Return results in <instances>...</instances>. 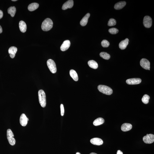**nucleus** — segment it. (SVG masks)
<instances>
[{
	"instance_id": "nucleus-1",
	"label": "nucleus",
	"mask_w": 154,
	"mask_h": 154,
	"mask_svg": "<svg viewBox=\"0 0 154 154\" xmlns=\"http://www.w3.org/2000/svg\"><path fill=\"white\" fill-rule=\"evenodd\" d=\"M53 25V23L52 21L50 18H46L42 23V29L44 31H49L51 29Z\"/></svg>"
},
{
	"instance_id": "nucleus-2",
	"label": "nucleus",
	"mask_w": 154,
	"mask_h": 154,
	"mask_svg": "<svg viewBox=\"0 0 154 154\" xmlns=\"http://www.w3.org/2000/svg\"><path fill=\"white\" fill-rule=\"evenodd\" d=\"M38 94L39 103L41 106L44 108L46 105V96L45 92L41 89L38 91Z\"/></svg>"
},
{
	"instance_id": "nucleus-3",
	"label": "nucleus",
	"mask_w": 154,
	"mask_h": 154,
	"mask_svg": "<svg viewBox=\"0 0 154 154\" xmlns=\"http://www.w3.org/2000/svg\"><path fill=\"white\" fill-rule=\"evenodd\" d=\"M99 91L107 95H111L113 93L112 89L108 86L104 85H100L98 86Z\"/></svg>"
},
{
	"instance_id": "nucleus-4",
	"label": "nucleus",
	"mask_w": 154,
	"mask_h": 154,
	"mask_svg": "<svg viewBox=\"0 0 154 154\" xmlns=\"http://www.w3.org/2000/svg\"><path fill=\"white\" fill-rule=\"evenodd\" d=\"M7 137L9 144L11 145H13L16 144V140L14 138V135L13 132L10 129H8L7 132Z\"/></svg>"
},
{
	"instance_id": "nucleus-5",
	"label": "nucleus",
	"mask_w": 154,
	"mask_h": 154,
	"mask_svg": "<svg viewBox=\"0 0 154 154\" xmlns=\"http://www.w3.org/2000/svg\"><path fill=\"white\" fill-rule=\"evenodd\" d=\"M48 67L52 73H55L57 72V69L55 62L51 59H49L47 61Z\"/></svg>"
},
{
	"instance_id": "nucleus-6",
	"label": "nucleus",
	"mask_w": 154,
	"mask_h": 154,
	"mask_svg": "<svg viewBox=\"0 0 154 154\" xmlns=\"http://www.w3.org/2000/svg\"><path fill=\"white\" fill-rule=\"evenodd\" d=\"M143 140L146 144H152L154 141V135L152 134H147L146 136L143 137Z\"/></svg>"
},
{
	"instance_id": "nucleus-7",
	"label": "nucleus",
	"mask_w": 154,
	"mask_h": 154,
	"mask_svg": "<svg viewBox=\"0 0 154 154\" xmlns=\"http://www.w3.org/2000/svg\"><path fill=\"white\" fill-rule=\"evenodd\" d=\"M140 64L141 67L144 69L150 70V63L147 59L143 58L140 61Z\"/></svg>"
},
{
	"instance_id": "nucleus-8",
	"label": "nucleus",
	"mask_w": 154,
	"mask_h": 154,
	"mask_svg": "<svg viewBox=\"0 0 154 154\" xmlns=\"http://www.w3.org/2000/svg\"><path fill=\"white\" fill-rule=\"evenodd\" d=\"M143 24L145 27L149 28L152 25V20L149 16H146L144 17L143 20Z\"/></svg>"
},
{
	"instance_id": "nucleus-9",
	"label": "nucleus",
	"mask_w": 154,
	"mask_h": 154,
	"mask_svg": "<svg viewBox=\"0 0 154 154\" xmlns=\"http://www.w3.org/2000/svg\"><path fill=\"white\" fill-rule=\"evenodd\" d=\"M141 80L140 78H132L127 80L126 82L128 84L134 85L138 84L141 83Z\"/></svg>"
},
{
	"instance_id": "nucleus-10",
	"label": "nucleus",
	"mask_w": 154,
	"mask_h": 154,
	"mask_svg": "<svg viewBox=\"0 0 154 154\" xmlns=\"http://www.w3.org/2000/svg\"><path fill=\"white\" fill-rule=\"evenodd\" d=\"M28 118L24 114H22L20 118V123L22 126H26L27 122L29 121Z\"/></svg>"
},
{
	"instance_id": "nucleus-11",
	"label": "nucleus",
	"mask_w": 154,
	"mask_h": 154,
	"mask_svg": "<svg viewBox=\"0 0 154 154\" xmlns=\"http://www.w3.org/2000/svg\"><path fill=\"white\" fill-rule=\"evenodd\" d=\"M74 5L73 1L69 0L64 3L62 7L63 10H65L68 9H71L73 6Z\"/></svg>"
},
{
	"instance_id": "nucleus-12",
	"label": "nucleus",
	"mask_w": 154,
	"mask_h": 154,
	"mask_svg": "<svg viewBox=\"0 0 154 154\" xmlns=\"http://www.w3.org/2000/svg\"><path fill=\"white\" fill-rule=\"evenodd\" d=\"M70 45L71 43L69 40H66L64 41L60 47V50L63 51H65L69 48Z\"/></svg>"
},
{
	"instance_id": "nucleus-13",
	"label": "nucleus",
	"mask_w": 154,
	"mask_h": 154,
	"mask_svg": "<svg viewBox=\"0 0 154 154\" xmlns=\"http://www.w3.org/2000/svg\"><path fill=\"white\" fill-rule=\"evenodd\" d=\"M90 142L93 145H102L103 142L102 140L99 138H94L90 140Z\"/></svg>"
},
{
	"instance_id": "nucleus-14",
	"label": "nucleus",
	"mask_w": 154,
	"mask_h": 154,
	"mask_svg": "<svg viewBox=\"0 0 154 154\" xmlns=\"http://www.w3.org/2000/svg\"><path fill=\"white\" fill-rule=\"evenodd\" d=\"M17 50V48L15 47L12 46L9 48V53L10 55L11 58L12 59L14 58Z\"/></svg>"
},
{
	"instance_id": "nucleus-15",
	"label": "nucleus",
	"mask_w": 154,
	"mask_h": 154,
	"mask_svg": "<svg viewBox=\"0 0 154 154\" xmlns=\"http://www.w3.org/2000/svg\"><path fill=\"white\" fill-rule=\"evenodd\" d=\"M90 16V14L88 13L82 19L80 22L81 25L82 26H84L87 24L88 19Z\"/></svg>"
},
{
	"instance_id": "nucleus-16",
	"label": "nucleus",
	"mask_w": 154,
	"mask_h": 154,
	"mask_svg": "<svg viewBox=\"0 0 154 154\" xmlns=\"http://www.w3.org/2000/svg\"><path fill=\"white\" fill-rule=\"evenodd\" d=\"M129 39L126 38L124 40H122L119 44V47L122 50L125 49L128 44Z\"/></svg>"
},
{
	"instance_id": "nucleus-17",
	"label": "nucleus",
	"mask_w": 154,
	"mask_h": 154,
	"mask_svg": "<svg viewBox=\"0 0 154 154\" xmlns=\"http://www.w3.org/2000/svg\"><path fill=\"white\" fill-rule=\"evenodd\" d=\"M132 128V126L130 124L125 123L122 124L121 129L122 131L126 132L130 130Z\"/></svg>"
},
{
	"instance_id": "nucleus-18",
	"label": "nucleus",
	"mask_w": 154,
	"mask_h": 154,
	"mask_svg": "<svg viewBox=\"0 0 154 154\" xmlns=\"http://www.w3.org/2000/svg\"><path fill=\"white\" fill-rule=\"evenodd\" d=\"M19 27L20 31L22 32L25 33L27 30V25L25 22L21 21L19 23Z\"/></svg>"
},
{
	"instance_id": "nucleus-19",
	"label": "nucleus",
	"mask_w": 154,
	"mask_h": 154,
	"mask_svg": "<svg viewBox=\"0 0 154 154\" xmlns=\"http://www.w3.org/2000/svg\"><path fill=\"white\" fill-rule=\"evenodd\" d=\"M126 3L125 1H121L115 4L114 8L117 10H119L122 9L125 6Z\"/></svg>"
},
{
	"instance_id": "nucleus-20",
	"label": "nucleus",
	"mask_w": 154,
	"mask_h": 154,
	"mask_svg": "<svg viewBox=\"0 0 154 154\" xmlns=\"http://www.w3.org/2000/svg\"><path fill=\"white\" fill-rule=\"evenodd\" d=\"M38 4L36 3H34L30 4L29 5L28 9L30 11H33L38 9L39 7Z\"/></svg>"
},
{
	"instance_id": "nucleus-21",
	"label": "nucleus",
	"mask_w": 154,
	"mask_h": 154,
	"mask_svg": "<svg viewBox=\"0 0 154 154\" xmlns=\"http://www.w3.org/2000/svg\"><path fill=\"white\" fill-rule=\"evenodd\" d=\"M69 73L70 75L74 80L76 81H78L79 78L76 71L74 70L71 69L70 70Z\"/></svg>"
},
{
	"instance_id": "nucleus-22",
	"label": "nucleus",
	"mask_w": 154,
	"mask_h": 154,
	"mask_svg": "<svg viewBox=\"0 0 154 154\" xmlns=\"http://www.w3.org/2000/svg\"><path fill=\"white\" fill-rule=\"evenodd\" d=\"M88 64L90 68L94 69H96L98 67V64L96 61L94 60H89L88 62Z\"/></svg>"
},
{
	"instance_id": "nucleus-23",
	"label": "nucleus",
	"mask_w": 154,
	"mask_h": 154,
	"mask_svg": "<svg viewBox=\"0 0 154 154\" xmlns=\"http://www.w3.org/2000/svg\"><path fill=\"white\" fill-rule=\"evenodd\" d=\"M104 122V120L102 118H99L94 121L93 124L95 126H99L103 124Z\"/></svg>"
},
{
	"instance_id": "nucleus-24",
	"label": "nucleus",
	"mask_w": 154,
	"mask_h": 154,
	"mask_svg": "<svg viewBox=\"0 0 154 154\" xmlns=\"http://www.w3.org/2000/svg\"><path fill=\"white\" fill-rule=\"evenodd\" d=\"M8 13L10 14L12 17H14L16 12V9L15 6H12L8 9Z\"/></svg>"
},
{
	"instance_id": "nucleus-25",
	"label": "nucleus",
	"mask_w": 154,
	"mask_h": 154,
	"mask_svg": "<svg viewBox=\"0 0 154 154\" xmlns=\"http://www.w3.org/2000/svg\"><path fill=\"white\" fill-rule=\"evenodd\" d=\"M100 55L101 57L106 60H109L111 57L109 54L105 52H101L100 53Z\"/></svg>"
},
{
	"instance_id": "nucleus-26",
	"label": "nucleus",
	"mask_w": 154,
	"mask_h": 154,
	"mask_svg": "<svg viewBox=\"0 0 154 154\" xmlns=\"http://www.w3.org/2000/svg\"><path fill=\"white\" fill-rule=\"evenodd\" d=\"M150 97L147 94H145L144 95L142 98V101L144 103L146 104L148 103L149 102Z\"/></svg>"
},
{
	"instance_id": "nucleus-27",
	"label": "nucleus",
	"mask_w": 154,
	"mask_h": 154,
	"mask_svg": "<svg viewBox=\"0 0 154 154\" xmlns=\"http://www.w3.org/2000/svg\"><path fill=\"white\" fill-rule=\"evenodd\" d=\"M116 24V21L115 19L111 18L108 21V26H112L115 25Z\"/></svg>"
},
{
	"instance_id": "nucleus-28",
	"label": "nucleus",
	"mask_w": 154,
	"mask_h": 154,
	"mask_svg": "<svg viewBox=\"0 0 154 154\" xmlns=\"http://www.w3.org/2000/svg\"><path fill=\"white\" fill-rule=\"evenodd\" d=\"M102 46L104 47H108L109 46V42L106 40H104L101 42Z\"/></svg>"
},
{
	"instance_id": "nucleus-29",
	"label": "nucleus",
	"mask_w": 154,
	"mask_h": 154,
	"mask_svg": "<svg viewBox=\"0 0 154 154\" xmlns=\"http://www.w3.org/2000/svg\"><path fill=\"white\" fill-rule=\"evenodd\" d=\"M110 33L112 34H116L119 32V30L117 29L112 28L108 30Z\"/></svg>"
},
{
	"instance_id": "nucleus-30",
	"label": "nucleus",
	"mask_w": 154,
	"mask_h": 154,
	"mask_svg": "<svg viewBox=\"0 0 154 154\" xmlns=\"http://www.w3.org/2000/svg\"><path fill=\"white\" fill-rule=\"evenodd\" d=\"M60 111H61V115L63 116L64 115V105L61 104L60 105Z\"/></svg>"
},
{
	"instance_id": "nucleus-31",
	"label": "nucleus",
	"mask_w": 154,
	"mask_h": 154,
	"mask_svg": "<svg viewBox=\"0 0 154 154\" xmlns=\"http://www.w3.org/2000/svg\"><path fill=\"white\" fill-rule=\"evenodd\" d=\"M3 16V13L2 11L0 10V19H2Z\"/></svg>"
},
{
	"instance_id": "nucleus-32",
	"label": "nucleus",
	"mask_w": 154,
	"mask_h": 154,
	"mask_svg": "<svg viewBox=\"0 0 154 154\" xmlns=\"http://www.w3.org/2000/svg\"><path fill=\"white\" fill-rule=\"evenodd\" d=\"M117 154H123V152L121 151L120 150H118L117 151Z\"/></svg>"
},
{
	"instance_id": "nucleus-33",
	"label": "nucleus",
	"mask_w": 154,
	"mask_h": 154,
	"mask_svg": "<svg viewBox=\"0 0 154 154\" xmlns=\"http://www.w3.org/2000/svg\"><path fill=\"white\" fill-rule=\"evenodd\" d=\"M2 27L0 25V34L2 33Z\"/></svg>"
},
{
	"instance_id": "nucleus-34",
	"label": "nucleus",
	"mask_w": 154,
	"mask_h": 154,
	"mask_svg": "<svg viewBox=\"0 0 154 154\" xmlns=\"http://www.w3.org/2000/svg\"><path fill=\"white\" fill-rule=\"evenodd\" d=\"M90 154H97L95 153H90Z\"/></svg>"
},
{
	"instance_id": "nucleus-35",
	"label": "nucleus",
	"mask_w": 154,
	"mask_h": 154,
	"mask_svg": "<svg viewBox=\"0 0 154 154\" xmlns=\"http://www.w3.org/2000/svg\"><path fill=\"white\" fill-rule=\"evenodd\" d=\"M17 0H12V1H13V2H15V1H17Z\"/></svg>"
},
{
	"instance_id": "nucleus-36",
	"label": "nucleus",
	"mask_w": 154,
	"mask_h": 154,
	"mask_svg": "<svg viewBox=\"0 0 154 154\" xmlns=\"http://www.w3.org/2000/svg\"><path fill=\"white\" fill-rule=\"evenodd\" d=\"M76 154H81L79 152H77Z\"/></svg>"
}]
</instances>
